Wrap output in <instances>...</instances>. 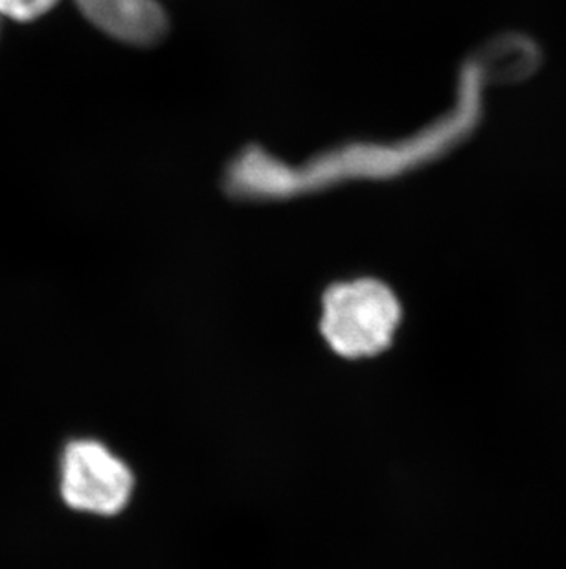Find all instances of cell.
I'll use <instances>...</instances> for the list:
<instances>
[{
  "label": "cell",
  "mask_w": 566,
  "mask_h": 569,
  "mask_svg": "<svg viewBox=\"0 0 566 569\" xmlns=\"http://www.w3.org/2000/svg\"><path fill=\"white\" fill-rule=\"evenodd\" d=\"M74 4L92 27L133 47L159 43L170 27L159 0H74Z\"/></svg>",
  "instance_id": "obj_3"
},
{
  "label": "cell",
  "mask_w": 566,
  "mask_h": 569,
  "mask_svg": "<svg viewBox=\"0 0 566 569\" xmlns=\"http://www.w3.org/2000/svg\"><path fill=\"white\" fill-rule=\"evenodd\" d=\"M0 19H2V17H0Z\"/></svg>",
  "instance_id": "obj_5"
},
{
  "label": "cell",
  "mask_w": 566,
  "mask_h": 569,
  "mask_svg": "<svg viewBox=\"0 0 566 569\" xmlns=\"http://www.w3.org/2000/svg\"><path fill=\"white\" fill-rule=\"evenodd\" d=\"M59 0H0V17L11 21L32 22L54 10Z\"/></svg>",
  "instance_id": "obj_4"
},
{
  "label": "cell",
  "mask_w": 566,
  "mask_h": 569,
  "mask_svg": "<svg viewBox=\"0 0 566 569\" xmlns=\"http://www.w3.org/2000/svg\"><path fill=\"white\" fill-rule=\"evenodd\" d=\"M134 490L131 468L103 442H67L59 462V492L70 509L114 516L128 507Z\"/></svg>",
  "instance_id": "obj_2"
},
{
  "label": "cell",
  "mask_w": 566,
  "mask_h": 569,
  "mask_svg": "<svg viewBox=\"0 0 566 569\" xmlns=\"http://www.w3.org/2000/svg\"><path fill=\"white\" fill-rule=\"evenodd\" d=\"M396 293L377 279L338 282L322 297L321 332L346 360L385 352L401 325Z\"/></svg>",
  "instance_id": "obj_1"
}]
</instances>
